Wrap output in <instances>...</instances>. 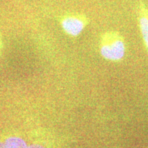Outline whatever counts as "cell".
<instances>
[{"mask_svg": "<svg viewBox=\"0 0 148 148\" xmlns=\"http://www.w3.org/2000/svg\"><path fill=\"white\" fill-rule=\"evenodd\" d=\"M99 51L101 56L107 60L119 61L125 53L124 38L116 31H107L103 33L99 41Z\"/></svg>", "mask_w": 148, "mask_h": 148, "instance_id": "cell-1", "label": "cell"}, {"mask_svg": "<svg viewBox=\"0 0 148 148\" xmlns=\"http://www.w3.org/2000/svg\"><path fill=\"white\" fill-rule=\"evenodd\" d=\"M89 22L88 16L80 12H66L59 17V23L63 32L73 38L78 36Z\"/></svg>", "mask_w": 148, "mask_h": 148, "instance_id": "cell-2", "label": "cell"}, {"mask_svg": "<svg viewBox=\"0 0 148 148\" xmlns=\"http://www.w3.org/2000/svg\"><path fill=\"white\" fill-rule=\"evenodd\" d=\"M137 18L140 34L148 51V7L142 1L137 5Z\"/></svg>", "mask_w": 148, "mask_h": 148, "instance_id": "cell-3", "label": "cell"}, {"mask_svg": "<svg viewBox=\"0 0 148 148\" xmlns=\"http://www.w3.org/2000/svg\"><path fill=\"white\" fill-rule=\"evenodd\" d=\"M0 148H27V146L22 138L12 136L0 143Z\"/></svg>", "mask_w": 148, "mask_h": 148, "instance_id": "cell-4", "label": "cell"}, {"mask_svg": "<svg viewBox=\"0 0 148 148\" xmlns=\"http://www.w3.org/2000/svg\"><path fill=\"white\" fill-rule=\"evenodd\" d=\"M3 48V40H2V36H1V32H0V56L1 55V53H2Z\"/></svg>", "mask_w": 148, "mask_h": 148, "instance_id": "cell-5", "label": "cell"}, {"mask_svg": "<svg viewBox=\"0 0 148 148\" xmlns=\"http://www.w3.org/2000/svg\"><path fill=\"white\" fill-rule=\"evenodd\" d=\"M27 148H44V147H42V146H40V145H34L29 146V147H27Z\"/></svg>", "mask_w": 148, "mask_h": 148, "instance_id": "cell-6", "label": "cell"}]
</instances>
